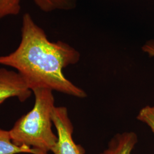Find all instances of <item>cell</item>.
<instances>
[{"instance_id": "5", "label": "cell", "mask_w": 154, "mask_h": 154, "mask_svg": "<svg viewBox=\"0 0 154 154\" xmlns=\"http://www.w3.org/2000/svg\"><path fill=\"white\" fill-rule=\"evenodd\" d=\"M138 142L135 132L117 133L111 138L107 148L99 154H132Z\"/></svg>"}, {"instance_id": "8", "label": "cell", "mask_w": 154, "mask_h": 154, "mask_svg": "<svg viewBox=\"0 0 154 154\" xmlns=\"http://www.w3.org/2000/svg\"><path fill=\"white\" fill-rule=\"evenodd\" d=\"M22 0H0V20L7 17L18 15Z\"/></svg>"}, {"instance_id": "9", "label": "cell", "mask_w": 154, "mask_h": 154, "mask_svg": "<svg viewBox=\"0 0 154 154\" xmlns=\"http://www.w3.org/2000/svg\"><path fill=\"white\" fill-rule=\"evenodd\" d=\"M137 119L146 124L154 134V106H144L139 111Z\"/></svg>"}, {"instance_id": "3", "label": "cell", "mask_w": 154, "mask_h": 154, "mask_svg": "<svg viewBox=\"0 0 154 154\" xmlns=\"http://www.w3.org/2000/svg\"><path fill=\"white\" fill-rule=\"evenodd\" d=\"M52 121L57 130L58 140L51 152L54 154H85V150L72 138L74 126L66 107L55 106L52 113Z\"/></svg>"}, {"instance_id": "10", "label": "cell", "mask_w": 154, "mask_h": 154, "mask_svg": "<svg viewBox=\"0 0 154 154\" xmlns=\"http://www.w3.org/2000/svg\"><path fill=\"white\" fill-rule=\"evenodd\" d=\"M142 50L147 53L150 57H154V41H150L147 42L142 47Z\"/></svg>"}, {"instance_id": "4", "label": "cell", "mask_w": 154, "mask_h": 154, "mask_svg": "<svg viewBox=\"0 0 154 154\" xmlns=\"http://www.w3.org/2000/svg\"><path fill=\"white\" fill-rule=\"evenodd\" d=\"M32 91L18 72L0 68V105L11 98L23 102L30 98Z\"/></svg>"}, {"instance_id": "2", "label": "cell", "mask_w": 154, "mask_h": 154, "mask_svg": "<svg viewBox=\"0 0 154 154\" xmlns=\"http://www.w3.org/2000/svg\"><path fill=\"white\" fill-rule=\"evenodd\" d=\"M32 92L35 97L33 109L20 117L9 131L12 142L17 146L48 154L58 140L52 130L54 97L53 91L48 88H36Z\"/></svg>"}, {"instance_id": "1", "label": "cell", "mask_w": 154, "mask_h": 154, "mask_svg": "<svg viewBox=\"0 0 154 154\" xmlns=\"http://www.w3.org/2000/svg\"><path fill=\"white\" fill-rule=\"evenodd\" d=\"M79 51L65 42H51L44 30L26 13L22 17L21 41L11 53L0 55V65L14 69L32 91L48 88L79 98L86 93L66 78L63 70L77 63Z\"/></svg>"}, {"instance_id": "7", "label": "cell", "mask_w": 154, "mask_h": 154, "mask_svg": "<svg viewBox=\"0 0 154 154\" xmlns=\"http://www.w3.org/2000/svg\"><path fill=\"white\" fill-rule=\"evenodd\" d=\"M42 11L49 13L56 11H70L76 6V0H33Z\"/></svg>"}, {"instance_id": "6", "label": "cell", "mask_w": 154, "mask_h": 154, "mask_svg": "<svg viewBox=\"0 0 154 154\" xmlns=\"http://www.w3.org/2000/svg\"><path fill=\"white\" fill-rule=\"evenodd\" d=\"M27 153L40 154L37 151L26 146H18L11 140L9 131L0 128V154Z\"/></svg>"}]
</instances>
